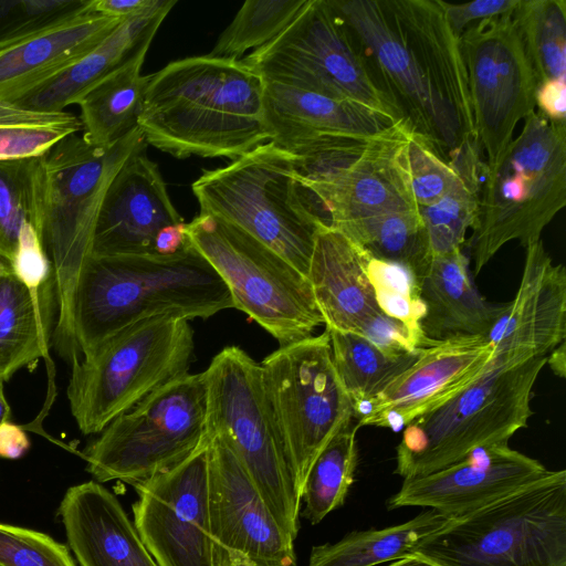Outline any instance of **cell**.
Instances as JSON below:
<instances>
[{"label": "cell", "instance_id": "obj_53", "mask_svg": "<svg viewBox=\"0 0 566 566\" xmlns=\"http://www.w3.org/2000/svg\"><path fill=\"white\" fill-rule=\"evenodd\" d=\"M13 274L8 262L0 260V277Z\"/></svg>", "mask_w": 566, "mask_h": 566}, {"label": "cell", "instance_id": "obj_40", "mask_svg": "<svg viewBox=\"0 0 566 566\" xmlns=\"http://www.w3.org/2000/svg\"><path fill=\"white\" fill-rule=\"evenodd\" d=\"M368 275L378 307L385 314L422 332L420 322L424 314V306L412 274L396 263L370 256Z\"/></svg>", "mask_w": 566, "mask_h": 566}, {"label": "cell", "instance_id": "obj_34", "mask_svg": "<svg viewBox=\"0 0 566 566\" xmlns=\"http://www.w3.org/2000/svg\"><path fill=\"white\" fill-rule=\"evenodd\" d=\"M357 430L354 420L342 427L310 469L301 500L305 504L302 515L313 525L344 504L354 483L358 460Z\"/></svg>", "mask_w": 566, "mask_h": 566}, {"label": "cell", "instance_id": "obj_50", "mask_svg": "<svg viewBox=\"0 0 566 566\" xmlns=\"http://www.w3.org/2000/svg\"><path fill=\"white\" fill-rule=\"evenodd\" d=\"M565 342L560 343L555 349H553L547 356H546V364L549 365L551 369L557 375L558 377L565 376Z\"/></svg>", "mask_w": 566, "mask_h": 566}, {"label": "cell", "instance_id": "obj_6", "mask_svg": "<svg viewBox=\"0 0 566 566\" xmlns=\"http://www.w3.org/2000/svg\"><path fill=\"white\" fill-rule=\"evenodd\" d=\"M412 555L432 566H566V471L452 518Z\"/></svg>", "mask_w": 566, "mask_h": 566}, {"label": "cell", "instance_id": "obj_44", "mask_svg": "<svg viewBox=\"0 0 566 566\" xmlns=\"http://www.w3.org/2000/svg\"><path fill=\"white\" fill-rule=\"evenodd\" d=\"M390 357L415 354L434 340L381 310L369 317L356 332Z\"/></svg>", "mask_w": 566, "mask_h": 566}, {"label": "cell", "instance_id": "obj_36", "mask_svg": "<svg viewBox=\"0 0 566 566\" xmlns=\"http://www.w3.org/2000/svg\"><path fill=\"white\" fill-rule=\"evenodd\" d=\"M80 117L0 101V160L38 157L63 138L82 130Z\"/></svg>", "mask_w": 566, "mask_h": 566}, {"label": "cell", "instance_id": "obj_19", "mask_svg": "<svg viewBox=\"0 0 566 566\" xmlns=\"http://www.w3.org/2000/svg\"><path fill=\"white\" fill-rule=\"evenodd\" d=\"M492 357L485 337L459 336L432 342L355 416L358 428H405L472 382Z\"/></svg>", "mask_w": 566, "mask_h": 566}, {"label": "cell", "instance_id": "obj_42", "mask_svg": "<svg viewBox=\"0 0 566 566\" xmlns=\"http://www.w3.org/2000/svg\"><path fill=\"white\" fill-rule=\"evenodd\" d=\"M92 0H0V43L36 33L86 10Z\"/></svg>", "mask_w": 566, "mask_h": 566}, {"label": "cell", "instance_id": "obj_4", "mask_svg": "<svg viewBox=\"0 0 566 566\" xmlns=\"http://www.w3.org/2000/svg\"><path fill=\"white\" fill-rule=\"evenodd\" d=\"M232 307L228 286L191 242L169 256H91L75 292V337L86 358L140 319L208 318Z\"/></svg>", "mask_w": 566, "mask_h": 566}, {"label": "cell", "instance_id": "obj_1", "mask_svg": "<svg viewBox=\"0 0 566 566\" xmlns=\"http://www.w3.org/2000/svg\"><path fill=\"white\" fill-rule=\"evenodd\" d=\"M328 2L412 133L447 163L479 145L459 38L440 0Z\"/></svg>", "mask_w": 566, "mask_h": 566}, {"label": "cell", "instance_id": "obj_26", "mask_svg": "<svg viewBox=\"0 0 566 566\" xmlns=\"http://www.w3.org/2000/svg\"><path fill=\"white\" fill-rule=\"evenodd\" d=\"M370 255L340 231L317 234L307 279L326 329L356 333L380 311L368 275Z\"/></svg>", "mask_w": 566, "mask_h": 566}, {"label": "cell", "instance_id": "obj_30", "mask_svg": "<svg viewBox=\"0 0 566 566\" xmlns=\"http://www.w3.org/2000/svg\"><path fill=\"white\" fill-rule=\"evenodd\" d=\"M148 49H142L78 102L82 137L87 144L111 146L138 126L149 81V75L140 73Z\"/></svg>", "mask_w": 566, "mask_h": 566}, {"label": "cell", "instance_id": "obj_17", "mask_svg": "<svg viewBox=\"0 0 566 566\" xmlns=\"http://www.w3.org/2000/svg\"><path fill=\"white\" fill-rule=\"evenodd\" d=\"M134 488V525L159 566H222L210 525L209 439Z\"/></svg>", "mask_w": 566, "mask_h": 566}, {"label": "cell", "instance_id": "obj_15", "mask_svg": "<svg viewBox=\"0 0 566 566\" xmlns=\"http://www.w3.org/2000/svg\"><path fill=\"white\" fill-rule=\"evenodd\" d=\"M260 366L302 499L313 462L333 436L355 420L354 406L336 374L326 329L280 346Z\"/></svg>", "mask_w": 566, "mask_h": 566}, {"label": "cell", "instance_id": "obj_5", "mask_svg": "<svg viewBox=\"0 0 566 566\" xmlns=\"http://www.w3.org/2000/svg\"><path fill=\"white\" fill-rule=\"evenodd\" d=\"M201 214L264 243L307 276L318 232L328 227L301 180L293 154L263 143L191 185Z\"/></svg>", "mask_w": 566, "mask_h": 566}, {"label": "cell", "instance_id": "obj_20", "mask_svg": "<svg viewBox=\"0 0 566 566\" xmlns=\"http://www.w3.org/2000/svg\"><path fill=\"white\" fill-rule=\"evenodd\" d=\"M538 460L510 448L509 442L474 450L463 460L416 478L403 479L388 509L421 506L458 518L544 476Z\"/></svg>", "mask_w": 566, "mask_h": 566}, {"label": "cell", "instance_id": "obj_12", "mask_svg": "<svg viewBox=\"0 0 566 566\" xmlns=\"http://www.w3.org/2000/svg\"><path fill=\"white\" fill-rule=\"evenodd\" d=\"M187 234L228 286L234 308L280 346L308 338L324 324L307 276L264 243L201 213L187 223Z\"/></svg>", "mask_w": 566, "mask_h": 566}, {"label": "cell", "instance_id": "obj_54", "mask_svg": "<svg viewBox=\"0 0 566 566\" xmlns=\"http://www.w3.org/2000/svg\"><path fill=\"white\" fill-rule=\"evenodd\" d=\"M1 566V565H0Z\"/></svg>", "mask_w": 566, "mask_h": 566}, {"label": "cell", "instance_id": "obj_51", "mask_svg": "<svg viewBox=\"0 0 566 566\" xmlns=\"http://www.w3.org/2000/svg\"><path fill=\"white\" fill-rule=\"evenodd\" d=\"M3 380L0 379V423L8 421L11 417V409L3 391Z\"/></svg>", "mask_w": 566, "mask_h": 566}, {"label": "cell", "instance_id": "obj_7", "mask_svg": "<svg viewBox=\"0 0 566 566\" xmlns=\"http://www.w3.org/2000/svg\"><path fill=\"white\" fill-rule=\"evenodd\" d=\"M545 365L544 356L511 363L492 357L472 382L403 428L395 473L426 475L476 449L509 442L527 427L533 387Z\"/></svg>", "mask_w": 566, "mask_h": 566}, {"label": "cell", "instance_id": "obj_14", "mask_svg": "<svg viewBox=\"0 0 566 566\" xmlns=\"http://www.w3.org/2000/svg\"><path fill=\"white\" fill-rule=\"evenodd\" d=\"M241 60L264 81L352 101L403 120L328 0H310L279 36Z\"/></svg>", "mask_w": 566, "mask_h": 566}, {"label": "cell", "instance_id": "obj_2", "mask_svg": "<svg viewBox=\"0 0 566 566\" xmlns=\"http://www.w3.org/2000/svg\"><path fill=\"white\" fill-rule=\"evenodd\" d=\"M146 146L137 126L107 147L92 146L76 133L34 157L30 223L54 283L57 315L51 345L70 365L82 357L74 329L75 292L105 195L124 164Z\"/></svg>", "mask_w": 566, "mask_h": 566}, {"label": "cell", "instance_id": "obj_28", "mask_svg": "<svg viewBox=\"0 0 566 566\" xmlns=\"http://www.w3.org/2000/svg\"><path fill=\"white\" fill-rule=\"evenodd\" d=\"M176 3V0H159L150 10L125 19L90 53L15 104L48 112L77 105L97 83L142 49L150 46L158 28Z\"/></svg>", "mask_w": 566, "mask_h": 566}, {"label": "cell", "instance_id": "obj_52", "mask_svg": "<svg viewBox=\"0 0 566 566\" xmlns=\"http://www.w3.org/2000/svg\"><path fill=\"white\" fill-rule=\"evenodd\" d=\"M388 566H432V565L411 555V556H408L405 558L394 560V563L389 564Z\"/></svg>", "mask_w": 566, "mask_h": 566}, {"label": "cell", "instance_id": "obj_41", "mask_svg": "<svg viewBox=\"0 0 566 566\" xmlns=\"http://www.w3.org/2000/svg\"><path fill=\"white\" fill-rule=\"evenodd\" d=\"M403 159L410 190L417 207L438 201L458 181L459 176L421 136L408 133Z\"/></svg>", "mask_w": 566, "mask_h": 566}, {"label": "cell", "instance_id": "obj_22", "mask_svg": "<svg viewBox=\"0 0 566 566\" xmlns=\"http://www.w3.org/2000/svg\"><path fill=\"white\" fill-rule=\"evenodd\" d=\"M525 250L517 292L486 337L502 363L546 357L566 337V270L542 240Z\"/></svg>", "mask_w": 566, "mask_h": 566}, {"label": "cell", "instance_id": "obj_49", "mask_svg": "<svg viewBox=\"0 0 566 566\" xmlns=\"http://www.w3.org/2000/svg\"><path fill=\"white\" fill-rule=\"evenodd\" d=\"M158 2L159 0H92L91 9L109 17L130 18L150 10Z\"/></svg>", "mask_w": 566, "mask_h": 566}, {"label": "cell", "instance_id": "obj_23", "mask_svg": "<svg viewBox=\"0 0 566 566\" xmlns=\"http://www.w3.org/2000/svg\"><path fill=\"white\" fill-rule=\"evenodd\" d=\"M91 4L36 33L0 43V101L17 103L52 81L127 19L94 12Z\"/></svg>", "mask_w": 566, "mask_h": 566}, {"label": "cell", "instance_id": "obj_18", "mask_svg": "<svg viewBox=\"0 0 566 566\" xmlns=\"http://www.w3.org/2000/svg\"><path fill=\"white\" fill-rule=\"evenodd\" d=\"M207 438L211 535L222 566H295L294 541L279 525L230 442L221 434Z\"/></svg>", "mask_w": 566, "mask_h": 566}, {"label": "cell", "instance_id": "obj_33", "mask_svg": "<svg viewBox=\"0 0 566 566\" xmlns=\"http://www.w3.org/2000/svg\"><path fill=\"white\" fill-rule=\"evenodd\" d=\"M326 331L336 374L354 406V418L369 400L411 366L422 350L395 358L359 334Z\"/></svg>", "mask_w": 566, "mask_h": 566}, {"label": "cell", "instance_id": "obj_3", "mask_svg": "<svg viewBox=\"0 0 566 566\" xmlns=\"http://www.w3.org/2000/svg\"><path fill=\"white\" fill-rule=\"evenodd\" d=\"M263 78L241 59L191 56L149 74L138 127L176 158L234 160L269 139Z\"/></svg>", "mask_w": 566, "mask_h": 566}, {"label": "cell", "instance_id": "obj_9", "mask_svg": "<svg viewBox=\"0 0 566 566\" xmlns=\"http://www.w3.org/2000/svg\"><path fill=\"white\" fill-rule=\"evenodd\" d=\"M193 348L189 319L163 314L135 322L72 363L66 394L80 431L101 433L150 392L189 373Z\"/></svg>", "mask_w": 566, "mask_h": 566}, {"label": "cell", "instance_id": "obj_31", "mask_svg": "<svg viewBox=\"0 0 566 566\" xmlns=\"http://www.w3.org/2000/svg\"><path fill=\"white\" fill-rule=\"evenodd\" d=\"M450 521L429 509L398 525L352 532L336 543L314 546L308 566H376L405 558L426 536Z\"/></svg>", "mask_w": 566, "mask_h": 566}, {"label": "cell", "instance_id": "obj_39", "mask_svg": "<svg viewBox=\"0 0 566 566\" xmlns=\"http://www.w3.org/2000/svg\"><path fill=\"white\" fill-rule=\"evenodd\" d=\"M34 157L0 160V258L10 263L21 226L29 221Z\"/></svg>", "mask_w": 566, "mask_h": 566}, {"label": "cell", "instance_id": "obj_13", "mask_svg": "<svg viewBox=\"0 0 566 566\" xmlns=\"http://www.w3.org/2000/svg\"><path fill=\"white\" fill-rule=\"evenodd\" d=\"M410 127L400 122L374 137H332L295 154L304 186L328 227L416 209L403 159Z\"/></svg>", "mask_w": 566, "mask_h": 566}, {"label": "cell", "instance_id": "obj_38", "mask_svg": "<svg viewBox=\"0 0 566 566\" xmlns=\"http://www.w3.org/2000/svg\"><path fill=\"white\" fill-rule=\"evenodd\" d=\"M478 202L479 191L459 178L438 201L417 207L431 255L462 248L467 231L473 224Z\"/></svg>", "mask_w": 566, "mask_h": 566}, {"label": "cell", "instance_id": "obj_21", "mask_svg": "<svg viewBox=\"0 0 566 566\" xmlns=\"http://www.w3.org/2000/svg\"><path fill=\"white\" fill-rule=\"evenodd\" d=\"M182 222L157 164L145 150L138 151L108 187L96 221L91 256H157L158 235Z\"/></svg>", "mask_w": 566, "mask_h": 566}, {"label": "cell", "instance_id": "obj_43", "mask_svg": "<svg viewBox=\"0 0 566 566\" xmlns=\"http://www.w3.org/2000/svg\"><path fill=\"white\" fill-rule=\"evenodd\" d=\"M1 566H76L69 548L48 534L0 523Z\"/></svg>", "mask_w": 566, "mask_h": 566}, {"label": "cell", "instance_id": "obj_29", "mask_svg": "<svg viewBox=\"0 0 566 566\" xmlns=\"http://www.w3.org/2000/svg\"><path fill=\"white\" fill-rule=\"evenodd\" d=\"M57 305L52 275L39 290L13 275L0 277V379L49 358Z\"/></svg>", "mask_w": 566, "mask_h": 566}, {"label": "cell", "instance_id": "obj_32", "mask_svg": "<svg viewBox=\"0 0 566 566\" xmlns=\"http://www.w3.org/2000/svg\"><path fill=\"white\" fill-rule=\"evenodd\" d=\"M334 229L357 243L370 256L407 269L416 281L431 258L418 208L374 214L342 223Z\"/></svg>", "mask_w": 566, "mask_h": 566}, {"label": "cell", "instance_id": "obj_11", "mask_svg": "<svg viewBox=\"0 0 566 566\" xmlns=\"http://www.w3.org/2000/svg\"><path fill=\"white\" fill-rule=\"evenodd\" d=\"M203 371L187 373L150 392L111 421L81 457L98 483L133 486L190 457L205 441Z\"/></svg>", "mask_w": 566, "mask_h": 566}, {"label": "cell", "instance_id": "obj_46", "mask_svg": "<svg viewBox=\"0 0 566 566\" xmlns=\"http://www.w3.org/2000/svg\"><path fill=\"white\" fill-rule=\"evenodd\" d=\"M520 0H474L451 3L440 0L446 19L452 32L460 35L478 21L512 13Z\"/></svg>", "mask_w": 566, "mask_h": 566}, {"label": "cell", "instance_id": "obj_45", "mask_svg": "<svg viewBox=\"0 0 566 566\" xmlns=\"http://www.w3.org/2000/svg\"><path fill=\"white\" fill-rule=\"evenodd\" d=\"M9 264L18 281L32 291L41 289L51 277L50 261L29 221L21 226L17 248Z\"/></svg>", "mask_w": 566, "mask_h": 566}, {"label": "cell", "instance_id": "obj_47", "mask_svg": "<svg viewBox=\"0 0 566 566\" xmlns=\"http://www.w3.org/2000/svg\"><path fill=\"white\" fill-rule=\"evenodd\" d=\"M535 106L551 122L566 124V82L551 80L537 84Z\"/></svg>", "mask_w": 566, "mask_h": 566}, {"label": "cell", "instance_id": "obj_48", "mask_svg": "<svg viewBox=\"0 0 566 566\" xmlns=\"http://www.w3.org/2000/svg\"><path fill=\"white\" fill-rule=\"evenodd\" d=\"M30 440L22 427L12 422L0 423V458L17 460L30 449Z\"/></svg>", "mask_w": 566, "mask_h": 566}, {"label": "cell", "instance_id": "obj_27", "mask_svg": "<svg viewBox=\"0 0 566 566\" xmlns=\"http://www.w3.org/2000/svg\"><path fill=\"white\" fill-rule=\"evenodd\" d=\"M417 283L424 306L420 327L430 340L486 338L506 307L481 295L461 249L431 255Z\"/></svg>", "mask_w": 566, "mask_h": 566}, {"label": "cell", "instance_id": "obj_35", "mask_svg": "<svg viewBox=\"0 0 566 566\" xmlns=\"http://www.w3.org/2000/svg\"><path fill=\"white\" fill-rule=\"evenodd\" d=\"M537 84L566 75V1L520 0L511 13Z\"/></svg>", "mask_w": 566, "mask_h": 566}, {"label": "cell", "instance_id": "obj_25", "mask_svg": "<svg viewBox=\"0 0 566 566\" xmlns=\"http://www.w3.org/2000/svg\"><path fill=\"white\" fill-rule=\"evenodd\" d=\"M57 514L81 566H159L118 499L101 483L70 486Z\"/></svg>", "mask_w": 566, "mask_h": 566}, {"label": "cell", "instance_id": "obj_8", "mask_svg": "<svg viewBox=\"0 0 566 566\" xmlns=\"http://www.w3.org/2000/svg\"><path fill=\"white\" fill-rule=\"evenodd\" d=\"M565 205L566 124L534 111L481 186L470 238L474 274L510 241H539Z\"/></svg>", "mask_w": 566, "mask_h": 566}, {"label": "cell", "instance_id": "obj_10", "mask_svg": "<svg viewBox=\"0 0 566 566\" xmlns=\"http://www.w3.org/2000/svg\"><path fill=\"white\" fill-rule=\"evenodd\" d=\"M203 376L206 436L221 434L230 442L279 525L295 541L301 491L260 364L239 346H227Z\"/></svg>", "mask_w": 566, "mask_h": 566}, {"label": "cell", "instance_id": "obj_24", "mask_svg": "<svg viewBox=\"0 0 566 566\" xmlns=\"http://www.w3.org/2000/svg\"><path fill=\"white\" fill-rule=\"evenodd\" d=\"M263 119L269 140L293 155L322 139L374 137L400 123L352 101L268 81Z\"/></svg>", "mask_w": 566, "mask_h": 566}, {"label": "cell", "instance_id": "obj_16", "mask_svg": "<svg viewBox=\"0 0 566 566\" xmlns=\"http://www.w3.org/2000/svg\"><path fill=\"white\" fill-rule=\"evenodd\" d=\"M459 43L476 139L492 169L518 122L535 111L537 80L511 13L472 23Z\"/></svg>", "mask_w": 566, "mask_h": 566}, {"label": "cell", "instance_id": "obj_37", "mask_svg": "<svg viewBox=\"0 0 566 566\" xmlns=\"http://www.w3.org/2000/svg\"><path fill=\"white\" fill-rule=\"evenodd\" d=\"M310 0H248L219 35L210 57L237 59L279 36Z\"/></svg>", "mask_w": 566, "mask_h": 566}]
</instances>
